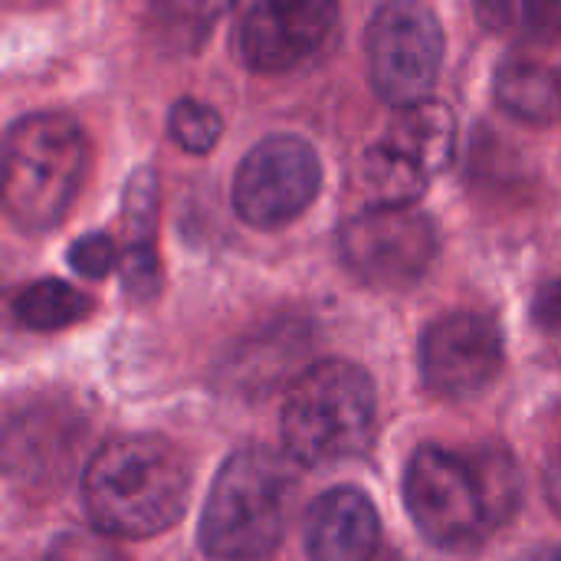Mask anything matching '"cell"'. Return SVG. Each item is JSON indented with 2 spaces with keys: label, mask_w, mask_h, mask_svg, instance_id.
I'll list each match as a JSON object with an SVG mask.
<instances>
[{
  "label": "cell",
  "mask_w": 561,
  "mask_h": 561,
  "mask_svg": "<svg viewBox=\"0 0 561 561\" xmlns=\"http://www.w3.org/2000/svg\"><path fill=\"white\" fill-rule=\"evenodd\" d=\"M546 486H549V503L556 506L561 513V457L549 467V473H546Z\"/></svg>",
  "instance_id": "21"
},
{
  "label": "cell",
  "mask_w": 561,
  "mask_h": 561,
  "mask_svg": "<svg viewBox=\"0 0 561 561\" xmlns=\"http://www.w3.org/2000/svg\"><path fill=\"white\" fill-rule=\"evenodd\" d=\"M404 503L431 546L473 549L516 513L519 473L500 447L480 454L421 447L404 473Z\"/></svg>",
  "instance_id": "1"
},
{
  "label": "cell",
  "mask_w": 561,
  "mask_h": 561,
  "mask_svg": "<svg viewBox=\"0 0 561 561\" xmlns=\"http://www.w3.org/2000/svg\"><path fill=\"white\" fill-rule=\"evenodd\" d=\"M92 309V299L62 279H36L13 296V316L33 332H59L79 322Z\"/></svg>",
  "instance_id": "14"
},
{
  "label": "cell",
  "mask_w": 561,
  "mask_h": 561,
  "mask_svg": "<svg viewBox=\"0 0 561 561\" xmlns=\"http://www.w3.org/2000/svg\"><path fill=\"white\" fill-rule=\"evenodd\" d=\"M184 457L154 434H125L102 444L85 473L82 500L95 529L115 539H148L171 529L187 506Z\"/></svg>",
  "instance_id": "2"
},
{
  "label": "cell",
  "mask_w": 561,
  "mask_h": 561,
  "mask_svg": "<svg viewBox=\"0 0 561 561\" xmlns=\"http://www.w3.org/2000/svg\"><path fill=\"white\" fill-rule=\"evenodd\" d=\"M496 102L523 122L549 125L561 118V69L536 56H510L496 69Z\"/></svg>",
  "instance_id": "13"
},
{
  "label": "cell",
  "mask_w": 561,
  "mask_h": 561,
  "mask_svg": "<svg viewBox=\"0 0 561 561\" xmlns=\"http://www.w3.org/2000/svg\"><path fill=\"white\" fill-rule=\"evenodd\" d=\"M66 260L79 276L102 279L122 263V253H118V247H115V240L108 233H85L69 247Z\"/></svg>",
  "instance_id": "19"
},
{
  "label": "cell",
  "mask_w": 561,
  "mask_h": 561,
  "mask_svg": "<svg viewBox=\"0 0 561 561\" xmlns=\"http://www.w3.org/2000/svg\"><path fill=\"white\" fill-rule=\"evenodd\" d=\"M296 490V470L283 454L270 447L237 450L210 486L197 529L201 549L224 561L270 556L286 536Z\"/></svg>",
  "instance_id": "3"
},
{
  "label": "cell",
  "mask_w": 561,
  "mask_h": 561,
  "mask_svg": "<svg viewBox=\"0 0 561 561\" xmlns=\"http://www.w3.org/2000/svg\"><path fill=\"white\" fill-rule=\"evenodd\" d=\"M529 561H561V549H552V552H546V556H536V559H529Z\"/></svg>",
  "instance_id": "22"
},
{
  "label": "cell",
  "mask_w": 561,
  "mask_h": 561,
  "mask_svg": "<svg viewBox=\"0 0 561 561\" xmlns=\"http://www.w3.org/2000/svg\"><path fill=\"white\" fill-rule=\"evenodd\" d=\"M322 164L299 135H270L247 151L233 174V210L260 230L296 220L319 194Z\"/></svg>",
  "instance_id": "9"
},
{
  "label": "cell",
  "mask_w": 561,
  "mask_h": 561,
  "mask_svg": "<svg viewBox=\"0 0 561 561\" xmlns=\"http://www.w3.org/2000/svg\"><path fill=\"white\" fill-rule=\"evenodd\" d=\"M378 542V510L362 490L335 486L309 506L306 549L312 561H375Z\"/></svg>",
  "instance_id": "12"
},
{
  "label": "cell",
  "mask_w": 561,
  "mask_h": 561,
  "mask_svg": "<svg viewBox=\"0 0 561 561\" xmlns=\"http://www.w3.org/2000/svg\"><path fill=\"white\" fill-rule=\"evenodd\" d=\"M122 289L131 302H148L161 289V263L154 253V243H128L122 250Z\"/></svg>",
  "instance_id": "18"
},
{
  "label": "cell",
  "mask_w": 561,
  "mask_h": 561,
  "mask_svg": "<svg viewBox=\"0 0 561 561\" xmlns=\"http://www.w3.org/2000/svg\"><path fill=\"white\" fill-rule=\"evenodd\" d=\"M339 250L362 283L375 289H411L431 273L440 253V233L421 210L368 207L342 224Z\"/></svg>",
  "instance_id": "7"
},
{
  "label": "cell",
  "mask_w": 561,
  "mask_h": 561,
  "mask_svg": "<svg viewBox=\"0 0 561 561\" xmlns=\"http://www.w3.org/2000/svg\"><path fill=\"white\" fill-rule=\"evenodd\" d=\"M375 385L352 362L306 368L283 404V444L302 467H332L362 457L375 440Z\"/></svg>",
  "instance_id": "5"
},
{
  "label": "cell",
  "mask_w": 561,
  "mask_h": 561,
  "mask_svg": "<svg viewBox=\"0 0 561 561\" xmlns=\"http://www.w3.org/2000/svg\"><path fill=\"white\" fill-rule=\"evenodd\" d=\"M89 138L59 112H33L3 138V210L20 230L56 227L89 171Z\"/></svg>",
  "instance_id": "4"
},
{
  "label": "cell",
  "mask_w": 561,
  "mask_h": 561,
  "mask_svg": "<svg viewBox=\"0 0 561 561\" xmlns=\"http://www.w3.org/2000/svg\"><path fill=\"white\" fill-rule=\"evenodd\" d=\"M375 561H401V556H391V552H388V556H378Z\"/></svg>",
  "instance_id": "23"
},
{
  "label": "cell",
  "mask_w": 561,
  "mask_h": 561,
  "mask_svg": "<svg viewBox=\"0 0 561 561\" xmlns=\"http://www.w3.org/2000/svg\"><path fill=\"white\" fill-rule=\"evenodd\" d=\"M168 131L184 151L207 154L220 141L224 122L210 105H204L197 99H178L168 112Z\"/></svg>",
  "instance_id": "16"
},
{
  "label": "cell",
  "mask_w": 561,
  "mask_h": 561,
  "mask_svg": "<svg viewBox=\"0 0 561 561\" xmlns=\"http://www.w3.org/2000/svg\"><path fill=\"white\" fill-rule=\"evenodd\" d=\"M339 7L329 0L253 3L237 26V53L256 72H283L302 62L335 26Z\"/></svg>",
  "instance_id": "11"
},
{
  "label": "cell",
  "mask_w": 561,
  "mask_h": 561,
  "mask_svg": "<svg viewBox=\"0 0 561 561\" xmlns=\"http://www.w3.org/2000/svg\"><path fill=\"white\" fill-rule=\"evenodd\" d=\"M122 224L128 230V243H151L158 224V181L151 168H138L128 178L122 201Z\"/></svg>",
  "instance_id": "17"
},
{
  "label": "cell",
  "mask_w": 561,
  "mask_h": 561,
  "mask_svg": "<svg viewBox=\"0 0 561 561\" xmlns=\"http://www.w3.org/2000/svg\"><path fill=\"white\" fill-rule=\"evenodd\" d=\"M503 368V332L490 316L450 312L421 335V375L440 398H473Z\"/></svg>",
  "instance_id": "10"
},
{
  "label": "cell",
  "mask_w": 561,
  "mask_h": 561,
  "mask_svg": "<svg viewBox=\"0 0 561 561\" xmlns=\"http://www.w3.org/2000/svg\"><path fill=\"white\" fill-rule=\"evenodd\" d=\"M536 322H539L542 329L561 335V276L559 279H552V283L539 293V299H536Z\"/></svg>",
  "instance_id": "20"
},
{
  "label": "cell",
  "mask_w": 561,
  "mask_h": 561,
  "mask_svg": "<svg viewBox=\"0 0 561 561\" xmlns=\"http://www.w3.org/2000/svg\"><path fill=\"white\" fill-rule=\"evenodd\" d=\"M365 46L371 85L385 102L404 108L427 99L444 62V30L431 7L414 0L381 3Z\"/></svg>",
  "instance_id": "8"
},
{
  "label": "cell",
  "mask_w": 561,
  "mask_h": 561,
  "mask_svg": "<svg viewBox=\"0 0 561 561\" xmlns=\"http://www.w3.org/2000/svg\"><path fill=\"white\" fill-rule=\"evenodd\" d=\"M457 118L444 102L424 99L394 112L388 131L362 154L358 178L375 207H408L454 158Z\"/></svg>",
  "instance_id": "6"
},
{
  "label": "cell",
  "mask_w": 561,
  "mask_h": 561,
  "mask_svg": "<svg viewBox=\"0 0 561 561\" xmlns=\"http://www.w3.org/2000/svg\"><path fill=\"white\" fill-rule=\"evenodd\" d=\"M477 16L503 36H516L526 43H549L561 36V0L552 3H539V0H526V3H477Z\"/></svg>",
  "instance_id": "15"
}]
</instances>
